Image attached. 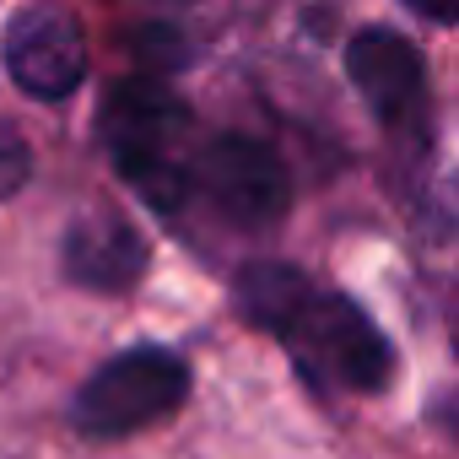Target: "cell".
<instances>
[{"label": "cell", "mask_w": 459, "mask_h": 459, "mask_svg": "<svg viewBox=\"0 0 459 459\" xmlns=\"http://www.w3.org/2000/svg\"><path fill=\"white\" fill-rule=\"evenodd\" d=\"M205 200L227 227L265 233L292 211V173L287 157L249 130H216L189 146L184 162V205Z\"/></svg>", "instance_id": "cell-4"}, {"label": "cell", "mask_w": 459, "mask_h": 459, "mask_svg": "<svg viewBox=\"0 0 459 459\" xmlns=\"http://www.w3.org/2000/svg\"><path fill=\"white\" fill-rule=\"evenodd\" d=\"M146 265H152V249L141 238V227L119 211H82L71 216L60 238V276L98 298L130 292L146 276Z\"/></svg>", "instance_id": "cell-7"}, {"label": "cell", "mask_w": 459, "mask_h": 459, "mask_svg": "<svg viewBox=\"0 0 459 459\" xmlns=\"http://www.w3.org/2000/svg\"><path fill=\"white\" fill-rule=\"evenodd\" d=\"M346 76L368 114L411 152L432 146V87L421 49L394 28H357L346 39Z\"/></svg>", "instance_id": "cell-5"}, {"label": "cell", "mask_w": 459, "mask_h": 459, "mask_svg": "<svg viewBox=\"0 0 459 459\" xmlns=\"http://www.w3.org/2000/svg\"><path fill=\"white\" fill-rule=\"evenodd\" d=\"M135 55H141V65H146V76H157V82H168L173 71H184L189 60H195V49H189V39L184 33H173V28H141V39H135Z\"/></svg>", "instance_id": "cell-8"}, {"label": "cell", "mask_w": 459, "mask_h": 459, "mask_svg": "<svg viewBox=\"0 0 459 459\" xmlns=\"http://www.w3.org/2000/svg\"><path fill=\"white\" fill-rule=\"evenodd\" d=\"M189 389H195V373L173 346L135 341L71 394V427L92 443H119L184 411Z\"/></svg>", "instance_id": "cell-3"}, {"label": "cell", "mask_w": 459, "mask_h": 459, "mask_svg": "<svg viewBox=\"0 0 459 459\" xmlns=\"http://www.w3.org/2000/svg\"><path fill=\"white\" fill-rule=\"evenodd\" d=\"M238 314L276 335L281 351L298 362V373L314 389L335 394H384L394 378V346L389 335L351 303L346 292L314 281L308 271L287 260H249L233 281Z\"/></svg>", "instance_id": "cell-1"}, {"label": "cell", "mask_w": 459, "mask_h": 459, "mask_svg": "<svg viewBox=\"0 0 459 459\" xmlns=\"http://www.w3.org/2000/svg\"><path fill=\"white\" fill-rule=\"evenodd\" d=\"M33 178V146L17 135V125L0 119V200H12Z\"/></svg>", "instance_id": "cell-9"}, {"label": "cell", "mask_w": 459, "mask_h": 459, "mask_svg": "<svg viewBox=\"0 0 459 459\" xmlns=\"http://www.w3.org/2000/svg\"><path fill=\"white\" fill-rule=\"evenodd\" d=\"M98 141L119 178L162 216L184 211V162L195 146V108L157 76L119 82L98 108Z\"/></svg>", "instance_id": "cell-2"}, {"label": "cell", "mask_w": 459, "mask_h": 459, "mask_svg": "<svg viewBox=\"0 0 459 459\" xmlns=\"http://www.w3.org/2000/svg\"><path fill=\"white\" fill-rule=\"evenodd\" d=\"M0 65L6 76L39 98V103H65L82 82H87V39L82 28L55 12V6H28L6 22V39H0Z\"/></svg>", "instance_id": "cell-6"}]
</instances>
